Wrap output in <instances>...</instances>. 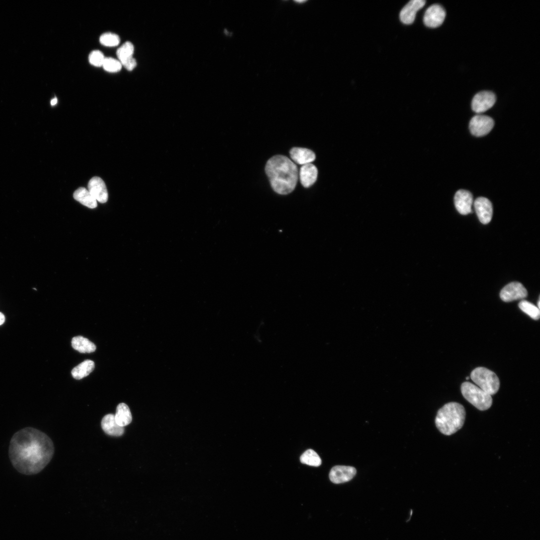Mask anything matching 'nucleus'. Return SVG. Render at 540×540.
Wrapping results in <instances>:
<instances>
[{
    "instance_id": "nucleus-26",
    "label": "nucleus",
    "mask_w": 540,
    "mask_h": 540,
    "mask_svg": "<svg viewBox=\"0 0 540 540\" xmlns=\"http://www.w3.org/2000/svg\"><path fill=\"white\" fill-rule=\"evenodd\" d=\"M102 66L106 71L114 72L120 71L122 65L118 60L112 58H105Z\"/></svg>"
},
{
    "instance_id": "nucleus-30",
    "label": "nucleus",
    "mask_w": 540,
    "mask_h": 540,
    "mask_svg": "<svg viewBox=\"0 0 540 540\" xmlns=\"http://www.w3.org/2000/svg\"><path fill=\"white\" fill-rule=\"evenodd\" d=\"M540 299H538V308H540Z\"/></svg>"
},
{
    "instance_id": "nucleus-16",
    "label": "nucleus",
    "mask_w": 540,
    "mask_h": 540,
    "mask_svg": "<svg viewBox=\"0 0 540 540\" xmlns=\"http://www.w3.org/2000/svg\"><path fill=\"white\" fill-rule=\"evenodd\" d=\"M101 426L106 434L111 436H121L124 431V427L117 424L114 415L112 414H107L102 418Z\"/></svg>"
},
{
    "instance_id": "nucleus-21",
    "label": "nucleus",
    "mask_w": 540,
    "mask_h": 540,
    "mask_svg": "<svg viewBox=\"0 0 540 540\" xmlns=\"http://www.w3.org/2000/svg\"><path fill=\"white\" fill-rule=\"evenodd\" d=\"M72 346L74 350L81 353H90L96 350V346L92 342L80 336L72 338Z\"/></svg>"
},
{
    "instance_id": "nucleus-12",
    "label": "nucleus",
    "mask_w": 540,
    "mask_h": 540,
    "mask_svg": "<svg viewBox=\"0 0 540 540\" xmlns=\"http://www.w3.org/2000/svg\"><path fill=\"white\" fill-rule=\"evenodd\" d=\"M474 208L480 221L487 224L492 220L493 208L490 200L484 197L478 198L474 203Z\"/></svg>"
},
{
    "instance_id": "nucleus-8",
    "label": "nucleus",
    "mask_w": 540,
    "mask_h": 540,
    "mask_svg": "<svg viewBox=\"0 0 540 540\" xmlns=\"http://www.w3.org/2000/svg\"><path fill=\"white\" fill-rule=\"evenodd\" d=\"M496 100V96L493 92L490 91L479 92L472 98V110L478 114L484 112L494 105Z\"/></svg>"
},
{
    "instance_id": "nucleus-1",
    "label": "nucleus",
    "mask_w": 540,
    "mask_h": 540,
    "mask_svg": "<svg viewBox=\"0 0 540 540\" xmlns=\"http://www.w3.org/2000/svg\"><path fill=\"white\" fill-rule=\"evenodd\" d=\"M54 450L52 441L47 434L35 428L26 427L12 436L8 456L12 466L19 472L32 475L48 465Z\"/></svg>"
},
{
    "instance_id": "nucleus-3",
    "label": "nucleus",
    "mask_w": 540,
    "mask_h": 540,
    "mask_svg": "<svg viewBox=\"0 0 540 540\" xmlns=\"http://www.w3.org/2000/svg\"><path fill=\"white\" fill-rule=\"evenodd\" d=\"M465 418L466 410L463 406L456 402H450L439 409L435 423L440 432L450 436L462 428Z\"/></svg>"
},
{
    "instance_id": "nucleus-10",
    "label": "nucleus",
    "mask_w": 540,
    "mask_h": 540,
    "mask_svg": "<svg viewBox=\"0 0 540 540\" xmlns=\"http://www.w3.org/2000/svg\"><path fill=\"white\" fill-rule=\"evenodd\" d=\"M356 470L354 467L336 466L330 470L329 478L334 484H342L351 480L356 475Z\"/></svg>"
},
{
    "instance_id": "nucleus-7",
    "label": "nucleus",
    "mask_w": 540,
    "mask_h": 540,
    "mask_svg": "<svg viewBox=\"0 0 540 540\" xmlns=\"http://www.w3.org/2000/svg\"><path fill=\"white\" fill-rule=\"evenodd\" d=\"M500 294L502 300L510 302L525 298L528 296V292L521 283L514 282L503 288Z\"/></svg>"
},
{
    "instance_id": "nucleus-28",
    "label": "nucleus",
    "mask_w": 540,
    "mask_h": 540,
    "mask_svg": "<svg viewBox=\"0 0 540 540\" xmlns=\"http://www.w3.org/2000/svg\"><path fill=\"white\" fill-rule=\"evenodd\" d=\"M5 321V316L4 314L0 312V326Z\"/></svg>"
},
{
    "instance_id": "nucleus-29",
    "label": "nucleus",
    "mask_w": 540,
    "mask_h": 540,
    "mask_svg": "<svg viewBox=\"0 0 540 540\" xmlns=\"http://www.w3.org/2000/svg\"><path fill=\"white\" fill-rule=\"evenodd\" d=\"M57 101H58V100H57V98H53L52 100L50 102L51 105L52 106L55 105L57 103Z\"/></svg>"
},
{
    "instance_id": "nucleus-9",
    "label": "nucleus",
    "mask_w": 540,
    "mask_h": 540,
    "mask_svg": "<svg viewBox=\"0 0 540 540\" xmlns=\"http://www.w3.org/2000/svg\"><path fill=\"white\" fill-rule=\"evenodd\" d=\"M446 17V11L440 5L434 4L428 7L424 14V24L430 28H436L440 26Z\"/></svg>"
},
{
    "instance_id": "nucleus-18",
    "label": "nucleus",
    "mask_w": 540,
    "mask_h": 540,
    "mask_svg": "<svg viewBox=\"0 0 540 540\" xmlns=\"http://www.w3.org/2000/svg\"><path fill=\"white\" fill-rule=\"evenodd\" d=\"M291 158L299 164H310L316 159L315 154L310 150L302 148H293L290 151Z\"/></svg>"
},
{
    "instance_id": "nucleus-13",
    "label": "nucleus",
    "mask_w": 540,
    "mask_h": 540,
    "mask_svg": "<svg viewBox=\"0 0 540 540\" xmlns=\"http://www.w3.org/2000/svg\"><path fill=\"white\" fill-rule=\"evenodd\" d=\"M134 46L132 43L126 42L116 51V54L122 65L128 70H132L136 66V62L132 57Z\"/></svg>"
},
{
    "instance_id": "nucleus-14",
    "label": "nucleus",
    "mask_w": 540,
    "mask_h": 540,
    "mask_svg": "<svg viewBox=\"0 0 540 540\" xmlns=\"http://www.w3.org/2000/svg\"><path fill=\"white\" fill-rule=\"evenodd\" d=\"M88 190L100 203H105L108 200V192L103 180L100 177L94 176L88 182Z\"/></svg>"
},
{
    "instance_id": "nucleus-31",
    "label": "nucleus",
    "mask_w": 540,
    "mask_h": 540,
    "mask_svg": "<svg viewBox=\"0 0 540 540\" xmlns=\"http://www.w3.org/2000/svg\"><path fill=\"white\" fill-rule=\"evenodd\" d=\"M466 380H468L470 378L467 376V377H466Z\"/></svg>"
},
{
    "instance_id": "nucleus-23",
    "label": "nucleus",
    "mask_w": 540,
    "mask_h": 540,
    "mask_svg": "<svg viewBox=\"0 0 540 540\" xmlns=\"http://www.w3.org/2000/svg\"><path fill=\"white\" fill-rule=\"evenodd\" d=\"M300 461L304 464L314 466H318L322 463L320 456L312 449L306 450L301 455Z\"/></svg>"
},
{
    "instance_id": "nucleus-25",
    "label": "nucleus",
    "mask_w": 540,
    "mask_h": 540,
    "mask_svg": "<svg viewBox=\"0 0 540 540\" xmlns=\"http://www.w3.org/2000/svg\"><path fill=\"white\" fill-rule=\"evenodd\" d=\"M100 42L106 46H118L120 42L119 36L113 33L106 32L102 34L100 38Z\"/></svg>"
},
{
    "instance_id": "nucleus-2",
    "label": "nucleus",
    "mask_w": 540,
    "mask_h": 540,
    "mask_svg": "<svg viewBox=\"0 0 540 540\" xmlns=\"http://www.w3.org/2000/svg\"><path fill=\"white\" fill-rule=\"evenodd\" d=\"M265 170L274 190L287 194L294 189L298 179L296 164L288 157L274 156L267 162Z\"/></svg>"
},
{
    "instance_id": "nucleus-22",
    "label": "nucleus",
    "mask_w": 540,
    "mask_h": 540,
    "mask_svg": "<svg viewBox=\"0 0 540 540\" xmlns=\"http://www.w3.org/2000/svg\"><path fill=\"white\" fill-rule=\"evenodd\" d=\"M94 368V362L90 360H86L72 370V375L74 378L80 380L88 376Z\"/></svg>"
},
{
    "instance_id": "nucleus-11",
    "label": "nucleus",
    "mask_w": 540,
    "mask_h": 540,
    "mask_svg": "<svg viewBox=\"0 0 540 540\" xmlns=\"http://www.w3.org/2000/svg\"><path fill=\"white\" fill-rule=\"evenodd\" d=\"M454 203L456 209L460 214L466 215L472 212L473 197L469 191L464 190L457 191L454 196Z\"/></svg>"
},
{
    "instance_id": "nucleus-27",
    "label": "nucleus",
    "mask_w": 540,
    "mask_h": 540,
    "mask_svg": "<svg viewBox=\"0 0 540 540\" xmlns=\"http://www.w3.org/2000/svg\"><path fill=\"white\" fill-rule=\"evenodd\" d=\"M105 57L103 54L100 50L92 51L88 56L90 62L96 66H102Z\"/></svg>"
},
{
    "instance_id": "nucleus-17",
    "label": "nucleus",
    "mask_w": 540,
    "mask_h": 540,
    "mask_svg": "<svg viewBox=\"0 0 540 540\" xmlns=\"http://www.w3.org/2000/svg\"><path fill=\"white\" fill-rule=\"evenodd\" d=\"M299 176L300 182L304 188H308L316 181L318 176V169L312 164L302 165L300 168Z\"/></svg>"
},
{
    "instance_id": "nucleus-5",
    "label": "nucleus",
    "mask_w": 540,
    "mask_h": 540,
    "mask_svg": "<svg viewBox=\"0 0 540 540\" xmlns=\"http://www.w3.org/2000/svg\"><path fill=\"white\" fill-rule=\"evenodd\" d=\"M470 378L483 390L493 395L500 388V380L492 371L484 367H478L470 373Z\"/></svg>"
},
{
    "instance_id": "nucleus-15",
    "label": "nucleus",
    "mask_w": 540,
    "mask_h": 540,
    "mask_svg": "<svg viewBox=\"0 0 540 540\" xmlns=\"http://www.w3.org/2000/svg\"><path fill=\"white\" fill-rule=\"evenodd\" d=\"M424 0H412L401 10L400 18L401 22L406 24H412L414 20L416 12L425 4Z\"/></svg>"
},
{
    "instance_id": "nucleus-6",
    "label": "nucleus",
    "mask_w": 540,
    "mask_h": 540,
    "mask_svg": "<svg viewBox=\"0 0 540 540\" xmlns=\"http://www.w3.org/2000/svg\"><path fill=\"white\" fill-rule=\"evenodd\" d=\"M494 126L493 119L486 115L478 114L470 120L469 128L472 134L482 136L488 134Z\"/></svg>"
},
{
    "instance_id": "nucleus-24",
    "label": "nucleus",
    "mask_w": 540,
    "mask_h": 540,
    "mask_svg": "<svg viewBox=\"0 0 540 540\" xmlns=\"http://www.w3.org/2000/svg\"><path fill=\"white\" fill-rule=\"evenodd\" d=\"M519 308L524 313L534 320L540 318V309L532 303L522 300L518 304Z\"/></svg>"
},
{
    "instance_id": "nucleus-19",
    "label": "nucleus",
    "mask_w": 540,
    "mask_h": 540,
    "mask_svg": "<svg viewBox=\"0 0 540 540\" xmlns=\"http://www.w3.org/2000/svg\"><path fill=\"white\" fill-rule=\"evenodd\" d=\"M74 198L84 206L94 208L97 206V200L86 188H79L74 191Z\"/></svg>"
},
{
    "instance_id": "nucleus-4",
    "label": "nucleus",
    "mask_w": 540,
    "mask_h": 540,
    "mask_svg": "<svg viewBox=\"0 0 540 540\" xmlns=\"http://www.w3.org/2000/svg\"><path fill=\"white\" fill-rule=\"evenodd\" d=\"M460 390L463 396L478 410H485L491 406L492 396L476 385L466 382L462 384Z\"/></svg>"
},
{
    "instance_id": "nucleus-20",
    "label": "nucleus",
    "mask_w": 540,
    "mask_h": 540,
    "mask_svg": "<svg viewBox=\"0 0 540 540\" xmlns=\"http://www.w3.org/2000/svg\"><path fill=\"white\" fill-rule=\"evenodd\" d=\"M114 418L117 424L122 427L129 424L132 422V415L126 404L122 402L118 405Z\"/></svg>"
}]
</instances>
